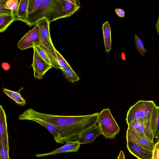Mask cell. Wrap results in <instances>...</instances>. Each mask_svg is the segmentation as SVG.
<instances>
[{"mask_svg":"<svg viewBox=\"0 0 159 159\" xmlns=\"http://www.w3.org/2000/svg\"><path fill=\"white\" fill-rule=\"evenodd\" d=\"M66 17L71 16L79 10L80 2L79 0H60Z\"/></svg>","mask_w":159,"mask_h":159,"instance_id":"cell-16","label":"cell"},{"mask_svg":"<svg viewBox=\"0 0 159 159\" xmlns=\"http://www.w3.org/2000/svg\"><path fill=\"white\" fill-rule=\"evenodd\" d=\"M40 30L41 43L42 47L49 57L52 67L60 69L56 52V49L53 45L50 33V23L47 19L44 18L38 24Z\"/></svg>","mask_w":159,"mask_h":159,"instance_id":"cell-4","label":"cell"},{"mask_svg":"<svg viewBox=\"0 0 159 159\" xmlns=\"http://www.w3.org/2000/svg\"><path fill=\"white\" fill-rule=\"evenodd\" d=\"M56 52L57 61L60 67V69L66 68L70 66L68 62L56 49Z\"/></svg>","mask_w":159,"mask_h":159,"instance_id":"cell-26","label":"cell"},{"mask_svg":"<svg viewBox=\"0 0 159 159\" xmlns=\"http://www.w3.org/2000/svg\"><path fill=\"white\" fill-rule=\"evenodd\" d=\"M1 66L3 69L6 71L10 69L11 66L8 63L4 62L2 63Z\"/></svg>","mask_w":159,"mask_h":159,"instance_id":"cell-31","label":"cell"},{"mask_svg":"<svg viewBox=\"0 0 159 159\" xmlns=\"http://www.w3.org/2000/svg\"><path fill=\"white\" fill-rule=\"evenodd\" d=\"M29 0H20L17 12V20L21 21L27 25L28 7Z\"/></svg>","mask_w":159,"mask_h":159,"instance_id":"cell-17","label":"cell"},{"mask_svg":"<svg viewBox=\"0 0 159 159\" xmlns=\"http://www.w3.org/2000/svg\"><path fill=\"white\" fill-rule=\"evenodd\" d=\"M61 70L65 77L69 82L74 83L80 80L79 77L70 66Z\"/></svg>","mask_w":159,"mask_h":159,"instance_id":"cell-21","label":"cell"},{"mask_svg":"<svg viewBox=\"0 0 159 159\" xmlns=\"http://www.w3.org/2000/svg\"><path fill=\"white\" fill-rule=\"evenodd\" d=\"M134 40L136 48L137 50L143 57H145V54L148 51L145 48L141 40L136 34L134 36Z\"/></svg>","mask_w":159,"mask_h":159,"instance_id":"cell-25","label":"cell"},{"mask_svg":"<svg viewBox=\"0 0 159 159\" xmlns=\"http://www.w3.org/2000/svg\"><path fill=\"white\" fill-rule=\"evenodd\" d=\"M33 48L34 55L31 65L33 70L34 77L40 80L52 66L48 64L40 57L34 47Z\"/></svg>","mask_w":159,"mask_h":159,"instance_id":"cell-8","label":"cell"},{"mask_svg":"<svg viewBox=\"0 0 159 159\" xmlns=\"http://www.w3.org/2000/svg\"><path fill=\"white\" fill-rule=\"evenodd\" d=\"M126 138L133 140L145 149L152 151L154 150L155 145L153 141L140 133L128 129Z\"/></svg>","mask_w":159,"mask_h":159,"instance_id":"cell-11","label":"cell"},{"mask_svg":"<svg viewBox=\"0 0 159 159\" xmlns=\"http://www.w3.org/2000/svg\"><path fill=\"white\" fill-rule=\"evenodd\" d=\"M98 123L102 134L106 138H114L120 132V127L109 108L103 109L99 113Z\"/></svg>","mask_w":159,"mask_h":159,"instance_id":"cell-6","label":"cell"},{"mask_svg":"<svg viewBox=\"0 0 159 159\" xmlns=\"http://www.w3.org/2000/svg\"><path fill=\"white\" fill-rule=\"evenodd\" d=\"M20 120H38L47 123L53 126L58 133L65 124V116L46 114L30 108L25 110L18 117Z\"/></svg>","mask_w":159,"mask_h":159,"instance_id":"cell-3","label":"cell"},{"mask_svg":"<svg viewBox=\"0 0 159 159\" xmlns=\"http://www.w3.org/2000/svg\"><path fill=\"white\" fill-rule=\"evenodd\" d=\"M151 129L153 135L154 145L159 141V107L154 110L150 118Z\"/></svg>","mask_w":159,"mask_h":159,"instance_id":"cell-15","label":"cell"},{"mask_svg":"<svg viewBox=\"0 0 159 159\" xmlns=\"http://www.w3.org/2000/svg\"><path fill=\"white\" fill-rule=\"evenodd\" d=\"M60 0H43L42 4L34 12L28 14L29 26H34L46 18L50 24L59 19L65 18Z\"/></svg>","mask_w":159,"mask_h":159,"instance_id":"cell-2","label":"cell"},{"mask_svg":"<svg viewBox=\"0 0 159 159\" xmlns=\"http://www.w3.org/2000/svg\"><path fill=\"white\" fill-rule=\"evenodd\" d=\"M43 0H29L28 12V14L35 11L42 4Z\"/></svg>","mask_w":159,"mask_h":159,"instance_id":"cell-24","label":"cell"},{"mask_svg":"<svg viewBox=\"0 0 159 159\" xmlns=\"http://www.w3.org/2000/svg\"><path fill=\"white\" fill-rule=\"evenodd\" d=\"M9 150L0 145V159H9Z\"/></svg>","mask_w":159,"mask_h":159,"instance_id":"cell-28","label":"cell"},{"mask_svg":"<svg viewBox=\"0 0 159 159\" xmlns=\"http://www.w3.org/2000/svg\"><path fill=\"white\" fill-rule=\"evenodd\" d=\"M40 35L39 26L37 24L33 29L27 32L17 43L18 48L21 50L33 48L34 43L40 42Z\"/></svg>","mask_w":159,"mask_h":159,"instance_id":"cell-7","label":"cell"},{"mask_svg":"<svg viewBox=\"0 0 159 159\" xmlns=\"http://www.w3.org/2000/svg\"><path fill=\"white\" fill-rule=\"evenodd\" d=\"M7 0H0V14H9L12 13V11L5 7L4 4Z\"/></svg>","mask_w":159,"mask_h":159,"instance_id":"cell-27","label":"cell"},{"mask_svg":"<svg viewBox=\"0 0 159 159\" xmlns=\"http://www.w3.org/2000/svg\"><path fill=\"white\" fill-rule=\"evenodd\" d=\"M150 119L137 120L128 126V129L140 133L153 141V135L151 129Z\"/></svg>","mask_w":159,"mask_h":159,"instance_id":"cell-9","label":"cell"},{"mask_svg":"<svg viewBox=\"0 0 159 159\" xmlns=\"http://www.w3.org/2000/svg\"><path fill=\"white\" fill-rule=\"evenodd\" d=\"M102 28L105 51L109 53L111 49V29L107 21L103 24Z\"/></svg>","mask_w":159,"mask_h":159,"instance_id":"cell-18","label":"cell"},{"mask_svg":"<svg viewBox=\"0 0 159 159\" xmlns=\"http://www.w3.org/2000/svg\"><path fill=\"white\" fill-rule=\"evenodd\" d=\"M117 159H125L124 154L122 151H120Z\"/></svg>","mask_w":159,"mask_h":159,"instance_id":"cell-32","label":"cell"},{"mask_svg":"<svg viewBox=\"0 0 159 159\" xmlns=\"http://www.w3.org/2000/svg\"><path fill=\"white\" fill-rule=\"evenodd\" d=\"M129 152L138 159H153V151L145 149L133 140L126 138Z\"/></svg>","mask_w":159,"mask_h":159,"instance_id":"cell-10","label":"cell"},{"mask_svg":"<svg viewBox=\"0 0 159 159\" xmlns=\"http://www.w3.org/2000/svg\"><path fill=\"white\" fill-rule=\"evenodd\" d=\"M102 134L99 125H95L87 129L80 135L76 141L81 144L93 142L96 138Z\"/></svg>","mask_w":159,"mask_h":159,"instance_id":"cell-14","label":"cell"},{"mask_svg":"<svg viewBox=\"0 0 159 159\" xmlns=\"http://www.w3.org/2000/svg\"><path fill=\"white\" fill-rule=\"evenodd\" d=\"M34 47L36 49L40 57L48 64L52 66L50 60L44 50L40 42L34 43Z\"/></svg>","mask_w":159,"mask_h":159,"instance_id":"cell-23","label":"cell"},{"mask_svg":"<svg viewBox=\"0 0 159 159\" xmlns=\"http://www.w3.org/2000/svg\"><path fill=\"white\" fill-rule=\"evenodd\" d=\"M16 19L13 13L9 14H0V32L5 31Z\"/></svg>","mask_w":159,"mask_h":159,"instance_id":"cell-19","label":"cell"},{"mask_svg":"<svg viewBox=\"0 0 159 159\" xmlns=\"http://www.w3.org/2000/svg\"><path fill=\"white\" fill-rule=\"evenodd\" d=\"M157 106L152 101H138L127 112L126 120L128 126L139 119H150L153 111Z\"/></svg>","mask_w":159,"mask_h":159,"instance_id":"cell-5","label":"cell"},{"mask_svg":"<svg viewBox=\"0 0 159 159\" xmlns=\"http://www.w3.org/2000/svg\"><path fill=\"white\" fill-rule=\"evenodd\" d=\"M62 147L48 153L37 154L35 155L37 157H40L56 155L60 153L77 152L80 148V144L77 141L68 140Z\"/></svg>","mask_w":159,"mask_h":159,"instance_id":"cell-12","label":"cell"},{"mask_svg":"<svg viewBox=\"0 0 159 159\" xmlns=\"http://www.w3.org/2000/svg\"><path fill=\"white\" fill-rule=\"evenodd\" d=\"M99 113L84 116H65L66 123L58 133L54 140L57 143H64L68 140L76 141L85 131L96 125Z\"/></svg>","mask_w":159,"mask_h":159,"instance_id":"cell-1","label":"cell"},{"mask_svg":"<svg viewBox=\"0 0 159 159\" xmlns=\"http://www.w3.org/2000/svg\"><path fill=\"white\" fill-rule=\"evenodd\" d=\"M155 27L157 29V33L159 35V15L157 22L156 25Z\"/></svg>","mask_w":159,"mask_h":159,"instance_id":"cell-33","label":"cell"},{"mask_svg":"<svg viewBox=\"0 0 159 159\" xmlns=\"http://www.w3.org/2000/svg\"><path fill=\"white\" fill-rule=\"evenodd\" d=\"M3 92L20 105L25 106L26 102L20 93L6 88L3 89Z\"/></svg>","mask_w":159,"mask_h":159,"instance_id":"cell-20","label":"cell"},{"mask_svg":"<svg viewBox=\"0 0 159 159\" xmlns=\"http://www.w3.org/2000/svg\"><path fill=\"white\" fill-rule=\"evenodd\" d=\"M7 115L5 111L0 105V145L9 150L8 135L7 131Z\"/></svg>","mask_w":159,"mask_h":159,"instance_id":"cell-13","label":"cell"},{"mask_svg":"<svg viewBox=\"0 0 159 159\" xmlns=\"http://www.w3.org/2000/svg\"><path fill=\"white\" fill-rule=\"evenodd\" d=\"M115 11L118 16L121 17H124L125 16V11L121 9L116 8L115 9Z\"/></svg>","mask_w":159,"mask_h":159,"instance_id":"cell-30","label":"cell"},{"mask_svg":"<svg viewBox=\"0 0 159 159\" xmlns=\"http://www.w3.org/2000/svg\"><path fill=\"white\" fill-rule=\"evenodd\" d=\"M20 0H8L5 2L4 6L7 9L12 11V13L15 17L16 20H17V12Z\"/></svg>","mask_w":159,"mask_h":159,"instance_id":"cell-22","label":"cell"},{"mask_svg":"<svg viewBox=\"0 0 159 159\" xmlns=\"http://www.w3.org/2000/svg\"><path fill=\"white\" fill-rule=\"evenodd\" d=\"M153 159H159V141L154 146Z\"/></svg>","mask_w":159,"mask_h":159,"instance_id":"cell-29","label":"cell"}]
</instances>
